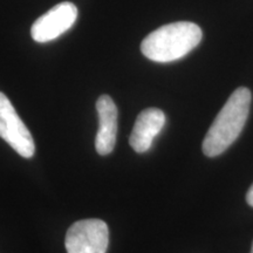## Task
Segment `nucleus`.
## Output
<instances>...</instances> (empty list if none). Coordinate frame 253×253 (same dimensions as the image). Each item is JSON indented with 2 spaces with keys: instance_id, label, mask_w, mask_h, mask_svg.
<instances>
[{
  "instance_id": "1",
  "label": "nucleus",
  "mask_w": 253,
  "mask_h": 253,
  "mask_svg": "<svg viewBox=\"0 0 253 253\" xmlns=\"http://www.w3.org/2000/svg\"><path fill=\"white\" fill-rule=\"evenodd\" d=\"M251 99V91L245 87L231 94L203 141V153L208 157L223 154L238 138L249 118Z\"/></svg>"
},
{
  "instance_id": "2",
  "label": "nucleus",
  "mask_w": 253,
  "mask_h": 253,
  "mask_svg": "<svg viewBox=\"0 0 253 253\" xmlns=\"http://www.w3.org/2000/svg\"><path fill=\"white\" fill-rule=\"evenodd\" d=\"M202 33L198 25L178 21L151 32L141 43L145 58L155 62H171L182 59L201 42Z\"/></svg>"
},
{
  "instance_id": "3",
  "label": "nucleus",
  "mask_w": 253,
  "mask_h": 253,
  "mask_svg": "<svg viewBox=\"0 0 253 253\" xmlns=\"http://www.w3.org/2000/svg\"><path fill=\"white\" fill-rule=\"evenodd\" d=\"M65 245L67 253H106L109 245L108 225L101 219L79 220L68 229Z\"/></svg>"
},
{
  "instance_id": "4",
  "label": "nucleus",
  "mask_w": 253,
  "mask_h": 253,
  "mask_svg": "<svg viewBox=\"0 0 253 253\" xmlns=\"http://www.w3.org/2000/svg\"><path fill=\"white\" fill-rule=\"evenodd\" d=\"M0 137L25 158L36 153V144L30 130L19 118L11 101L0 91Z\"/></svg>"
},
{
  "instance_id": "5",
  "label": "nucleus",
  "mask_w": 253,
  "mask_h": 253,
  "mask_svg": "<svg viewBox=\"0 0 253 253\" xmlns=\"http://www.w3.org/2000/svg\"><path fill=\"white\" fill-rule=\"evenodd\" d=\"M78 18V8L71 1H63L38 19L31 30L37 42H48L67 32Z\"/></svg>"
},
{
  "instance_id": "6",
  "label": "nucleus",
  "mask_w": 253,
  "mask_h": 253,
  "mask_svg": "<svg viewBox=\"0 0 253 253\" xmlns=\"http://www.w3.org/2000/svg\"><path fill=\"white\" fill-rule=\"evenodd\" d=\"M99 131L95 138L97 154L106 156L114 150L118 135V108L108 95H101L96 101Z\"/></svg>"
},
{
  "instance_id": "7",
  "label": "nucleus",
  "mask_w": 253,
  "mask_h": 253,
  "mask_svg": "<svg viewBox=\"0 0 253 253\" xmlns=\"http://www.w3.org/2000/svg\"><path fill=\"white\" fill-rule=\"evenodd\" d=\"M166 125V114L161 109L148 108L136 119L129 143L136 153H145Z\"/></svg>"
},
{
  "instance_id": "8",
  "label": "nucleus",
  "mask_w": 253,
  "mask_h": 253,
  "mask_svg": "<svg viewBox=\"0 0 253 253\" xmlns=\"http://www.w3.org/2000/svg\"><path fill=\"white\" fill-rule=\"evenodd\" d=\"M246 202H248L249 205H251V207L253 208V184L251 188L249 189L248 194H246Z\"/></svg>"
},
{
  "instance_id": "9",
  "label": "nucleus",
  "mask_w": 253,
  "mask_h": 253,
  "mask_svg": "<svg viewBox=\"0 0 253 253\" xmlns=\"http://www.w3.org/2000/svg\"><path fill=\"white\" fill-rule=\"evenodd\" d=\"M251 253H253V244H252V249H251Z\"/></svg>"
}]
</instances>
